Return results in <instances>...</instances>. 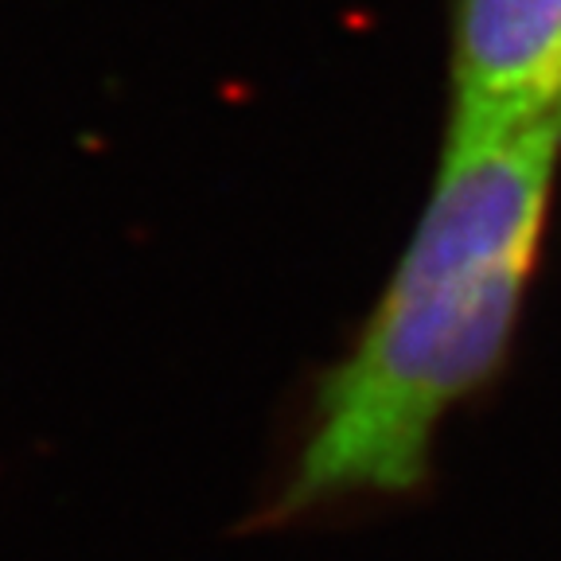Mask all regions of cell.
I'll use <instances>...</instances> for the list:
<instances>
[{"instance_id":"6da1fadb","label":"cell","mask_w":561,"mask_h":561,"mask_svg":"<svg viewBox=\"0 0 561 561\" xmlns=\"http://www.w3.org/2000/svg\"><path fill=\"white\" fill-rule=\"evenodd\" d=\"M561 164V114L448 125L433 195L359 343L320 390L280 515L410 491L445 413L500 367Z\"/></svg>"},{"instance_id":"7a4b0ae2","label":"cell","mask_w":561,"mask_h":561,"mask_svg":"<svg viewBox=\"0 0 561 561\" xmlns=\"http://www.w3.org/2000/svg\"><path fill=\"white\" fill-rule=\"evenodd\" d=\"M550 114H561V0H453L448 125Z\"/></svg>"}]
</instances>
